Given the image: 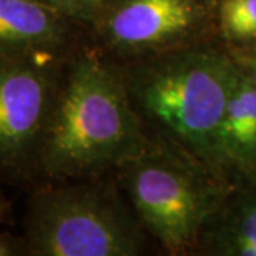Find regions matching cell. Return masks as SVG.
Returning <instances> with one entry per match:
<instances>
[{
	"label": "cell",
	"mask_w": 256,
	"mask_h": 256,
	"mask_svg": "<svg viewBox=\"0 0 256 256\" xmlns=\"http://www.w3.org/2000/svg\"><path fill=\"white\" fill-rule=\"evenodd\" d=\"M146 144L127 86L101 60L82 56L60 80L37 172L50 182L90 178Z\"/></svg>",
	"instance_id": "obj_1"
},
{
	"label": "cell",
	"mask_w": 256,
	"mask_h": 256,
	"mask_svg": "<svg viewBox=\"0 0 256 256\" xmlns=\"http://www.w3.org/2000/svg\"><path fill=\"white\" fill-rule=\"evenodd\" d=\"M238 77L230 54L215 48L172 50L141 66L130 92L172 142L218 171V134Z\"/></svg>",
	"instance_id": "obj_2"
},
{
	"label": "cell",
	"mask_w": 256,
	"mask_h": 256,
	"mask_svg": "<svg viewBox=\"0 0 256 256\" xmlns=\"http://www.w3.org/2000/svg\"><path fill=\"white\" fill-rule=\"evenodd\" d=\"M118 168L138 220L171 254L198 248L204 229L235 188L175 142H146Z\"/></svg>",
	"instance_id": "obj_3"
},
{
	"label": "cell",
	"mask_w": 256,
	"mask_h": 256,
	"mask_svg": "<svg viewBox=\"0 0 256 256\" xmlns=\"http://www.w3.org/2000/svg\"><path fill=\"white\" fill-rule=\"evenodd\" d=\"M141 226L108 186L48 182L28 200L24 245L37 256H134Z\"/></svg>",
	"instance_id": "obj_4"
},
{
	"label": "cell",
	"mask_w": 256,
	"mask_h": 256,
	"mask_svg": "<svg viewBox=\"0 0 256 256\" xmlns=\"http://www.w3.org/2000/svg\"><path fill=\"white\" fill-rule=\"evenodd\" d=\"M60 80L57 62L0 56V178L37 172Z\"/></svg>",
	"instance_id": "obj_5"
},
{
	"label": "cell",
	"mask_w": 256,
	"mask_h": 256,
	"mask_svg": "<svg viewBox=\"0 0 256 256\" xmlns=\"http://www.w3.org/2000/svg\"><path fill=\"white\" fill-rule=\"evenodd\" d=\"M202 20L198 0H120L102 18L101 36L124 56L162 54L191 38Z\"/></svg>",
	"instance_id": "obj_6"
},
{
	"label": "cell",
	"mask_w": 256,
	"mask_h": 256,
	"mask_svg": "<svg viewBox=\"0 0 256 256\" xmlns=\"http://www.w3.org/2000/svg\"><path fill=\"white\" fill-rule=\"evenodd\" d=\"M67 18L40 0H0V56L57 62L68 42Z\"/></svg>",
	"instance_id": "obj_7"
},
{
	"label": "cell",
	"mask_w": 256,
	"mask_h": 256,
	"mask_svg": "<svg viewBox=\"0 0 256 256\" xmlns=\"http://www.w3.org/2000/svg\"><path fill=\"white\" fill-rule=\"evenodd\" d=\"M216 166L235 186L256 184V87L240 73L220 124Z\"/></svg>",
	"instance_id": "obj_8"
},
{
	"label": "cell",
	"mask_w": 256,
	"mask_h": 256,
	"mask_svg": "<svg viewBox=\"0 0 256 256\" xmlns=\"http://www.w3.org/2000/svg\"><path fill=\"white\" fill-rule=\"evenodd\" d=\"M198 248L220 256H256V184L235 186L204 229Z\"/></svg>",
	"instance_id": "obj_9"
},
{
	"label": "cell",
	"mask_w": 256,
	"mask_h": 256,
	"mask_svg": "<svg viewBox=\"0 0 256 256\" xmlns=\"http://www.w3.org/2000/svg\"><path fill=\"white\" fill-rule=\"evenodd\" d=\"M220 28L232 47L256 42V0H220Z\"/></svg>",
	"instance_id": "obj_10"
},
{
	"label": "cell",
	"mask_w": 256,
	"mask_h": 256,
	"mask_svg": "<svg viewBox=\"0 0 256 256\" xmlns=\"http://www.w3.org/2000/svg\"><path fill=\"white\" fill-rule=\"evenodd\" d=\"M229 54L236 64L240 76L256 87V42L245 46L232 47Z\"/></svg>",
	"instance_id": "obj_11"
},
{
	"label": "cell",
	"mask_w": 256,
	"mask_h": 256,
	"mask_svg": "<svg viewBox=\"0 0 256 256\" xmlns=\"http://www.w3.org/2000/svg\"><path fill=\"white\" fill-rule=\"evenodd\" d=\"M107 2L108 0H72L74 16L76 18L88 20L92 18V14L100 12Z\"/></svg>",
	"instance_id": "obj_12"
},
{
	"label": "cell",
	"mask_w": 256,
	"mask_h": 256,
	"mask_svg": "<svg viewBox=\"0 0 256 256\" xmlns=\"http://www.w3.org/2000/svg\"><path fill=\"white\" fill-rule=\"evenodd\" d=\"M43 3H46L48 6L54 8V9L60 10L63 14H66L67 18H74V9L73 4H72V0H40Z\"/></svg>",
	"instance_id": "obj_13"
},
{
	"label": "cell",
	"mask_w": 256,
	"mask_h": 256,
	"mask_svg": "<svg viewBox=\"0 0 256 256\" xmlns=\"http://www.w3.org/2000/svg\"><path fill=\"white\" fill-rule=\"evenodd\" d=\"M18 250L16 245L13 244V240L8 236L0 235V256H9L14 255Z\"/></svg>",
	"instance_id": "obj_14"
},
{
	"label": "cell",
	"mask_w": 256,
	"mask_h": 256,
	"mask_svg": "<svg viewBox=\"0 0 256 256\" xmlns=\"http://www.w3.org/2000/svg\"><path fill=\"white\" fill-rule=\"evenodd\" d=\"M4 218H6V205H4L3 200L0 198V224L4 220Z\"/></svg>",
	"instance_id": "obj_15"
}]
</instances>
